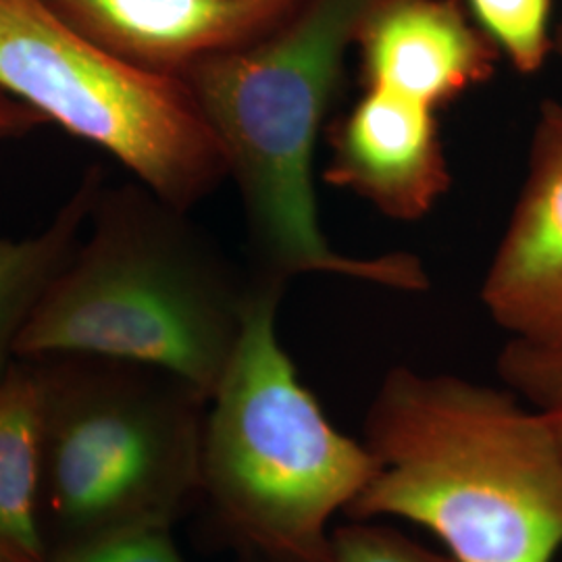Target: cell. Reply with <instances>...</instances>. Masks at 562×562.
Here are the masks:
<instances>
[{"instance_id":"8","label":"cell","mask_w":562,"mask_h":562,"mask_svg":"<svg viewBox=\"0 0 562 562\" xmlns=\"http://www.w3.org/2000/svg\"><path fill=\"white\" fill-rule=\"evenodd\" d=\"M325 136L323 180L392 220H422L452 186L438 113L394 92L362 88L355 104L327 123Z\"/></svg>"},{"instance_id":"1","label":"cell","mask_w":562,"mask_h":562,"mask_svg":"<svg viewBox=\"0 0 562 562\" xmlns=\"http://www.w3.org/2000/svg\"><path fill=\"white\" fill-rule=\"evenodd\" d=\"M378 471L346 517L431 531L457 562H554L562 448L508 387L394 367L364 417Z\"/></svg>"},{"instance_id":"6","label":"cell","mask_w":562,"mask_h":562,"mask_svg":"<svg viewBox=\"0 0 562 562\" xmlns=\"http://www.w3.org/2000/svg\"><path fill=\"white\" fill-rule=\"evenodd\" d=\"M0 90L186 211L227 180L222 148L180 78L115 57L44 0H0Z\"/></svg>"},{"instance_id":"13","label":"cell","mask_w":562,"mask_h":562,"mask_svg":"<svg viewBox=\"0 0 562 562\" xmlns=\"http://www.w3.org/2000/svg\"><path fill=\"white\" fill-rule=\"evenodd\" d=\"M483 36L521 76L542 71L554 53V0H462Z\"/></svg>"},{"instance_id":"11","label":"cell","mask_w":562,"mask_h":562,"mask_svg":"<svg viewBox=\"0 0 562 562\" xmlns=\"http://www.w3.org/2000/svg\"><path fill=\"white\" fill-rule=\"evenodd\" d=\"M41 525V396L30 361L0 380V562H46Z\"/></svg>"},{"instance_id":"19","label":"cell","mask_w":562,"mask_h":562,"mask_svg":"<svg viewBox=\"0 0 562 562\" xmlns=\"http://www.w3.org/2000/svg\"><path fill=\"white\" fill-rule=\"evenodd\" d=\"M255 562H257V561H255Z\"/></svg>"},{"instance_id":"14","label":"cell","mask_w":562,"mask_h":562,"mask_svg":"<svg viewBox=\"0 0 562 562\" xmlns=\"http://www.w3.org/2000/svg\"><path fill=\"white\" fill-rule=\"evenodd\" d=\"M496 369L504 387L548 417L562 448V341L510 338Z\"/></svg>"},{"instance_id":"3","label":"cell","mask_w":562,"mask_h":562,"mask_svg":"<svg viewBox=\"0 0 562 562\" xmlns=\"http://www.w3.org/2000/svg\"><path fill=\"white\" fill-rule=\"evenodd\" d=\"M86 229L25 323L15 359L138 362L209 401L240 344L259 273L140 181L102 183Z\"/></svg>"},{"instance_id":"7","label":"cell","mask_w":562,"mask_h":562,"mask_svg":"<svg viewBox=\"0 0 562 562\" xmlns=\"http://www.w3.org/2000/svg\"><path fill=\"white\" fill-rule=\"evenodd\" d=\"M480 296L510 338L562 341V102L540 109L527 173Z\"/></svg>"},{"instance_id":"17","label":"cell","mask_w":562,"mask_h":562,"mask_svg":"<svg viewBox=\"0 0 562 562\" xmlns=\"http://www.w3.org/2000/svg\"><path fill=\"white\" fill-rule=\"evenodd\" d=\"M46 125L38 111L0 90V142L15 140Z\"/></svg>"},{"instance_id":"2","label":"cell","mask_w":562,"mask_h":562,"mask_svg":"<svg viewBox=\"0 0 562 562\" xmlns=\"http://www.w3.org/2000/svg\"><path fill=\"white\" fill-rule=\"evenodd\" d=\"M385 0H299L269 32L206 57L180 78L222 148L240 194L250 269L276 280L323 273L425 292L411 252L352 257L323 234L315 150L340 97L346 55Z\"/></svg>"},{"instance_id":"5","label":"cell","mask_w":562,"mask_h":562,"mask_svg":"<svg viewBox=\"0 0 562 562\" xmlns=\"http://www.w3.org/2000/svg\"><path fill=\"white\" fill-rule=\"evenodd\" d=\"M32 362L41 396L46 548L130 529H173L199 496L209 401L138 362L59 355Z\"/></svg>"},{"instance_id":"16","label":"cell","mask_w":562,"mask_h":562,"mask_svg":"<svg viewBox=\"0 0 562 562\" xmlns=\"http://www.w3.org/2000/svg\"><path fill=\"white\" fill-rule=\"evenodd\" d=\"M329 562H457L448 554L434 552L401 531L355 521L334 527L329 536Z\"/></svg>"},{"instance_id":"18","label":"cell","mask_w":562,"mask_h":562,"mask_svg":"<svg viewBox=\"0 0 562 562\" xmlns=\"http://www.w3.org/2000/svg\"><path fill=\"white\" fill-rule=\"evenodd\" d=\"M554 53L561 57L562 60V21L554 30Z\"/></svg>"},{"instance_id":"10","label":"cell","mask_w":562,"mask_h":562,"mask_svg":"<svg viewBox=\"0 0 562 562\" xmlns=\"http://www.w3.org/2000/svg\"><path fill=\"white\" fill-rule=\"evenodd\" d=\"M355 48L361 88L394 92L436 113L492 80L501 59L461 0H385Z\"/></svg>"},{"instance_id":"9","label":"cell","mask_w":562,"mask_h":562,"mask_svg":"<svg viewBox=\"0 0 562 562\" xmlns=\"http://www.w3.org/2000/svg\"><path fill=\"white\" fill-rule=\"evenodd\" d=\"M104 50L178 78L199 60L269 32L299 0H44Z\"/></svg>"},{"instance_id":"4","label":"cell","mask_w":562,"mask_h":562,"mask_svg":"<svg viewBox=\"0 0 562 562\" xmlns=\"http://www.w3.org/2000/svg\"><path fill=\"white\" fill-rule=\"evenodd\" d=\"M285 288L259 273L240 344L206 404L199 496L223 538L255 561L329 562L331 521L378 462L327 419L285 352Z\"/></svg>"},{"instance_id":"12","label":"cell","mask_w":562,"mask_h":562,"mask_svg":"<svg viewBox=\"0 0 562 562\" xmlns=\"http://www.w3.org/2000/svg\"><path fill=\"white\" fill-rule=\"evenodd\" d=\"M102 183V169L94 165L38 236H0V380L15 362V344L25 323L78 248Z\"/></svg>"},{"instance_id":"15","label":"cell","mask_w":562,"mask_h":562,"mask_svg":"<svg viewBox=\"0 0 562 562\" xmlns=\"http://www.w3.org/2000/svg\"><path fill=\"white\" fill-rule=\"evenodd\" d=\"M46 562H188L167 527L130 529L48 550Z\"/></svg>"}]
</instances>
